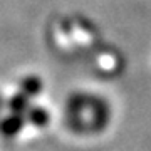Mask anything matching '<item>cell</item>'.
Listing matches in <instances>:
<instances>
[{"mask_svg": "<svg viewBox=\"0 0 151 151\" xmlns=\"http://www.w3.org/2000/svg\"><path fill=\"white\" fill-rule=\"evenodd\" d=\"M25 123H27L25 114H9V116L0 119V134L5 136V138H12V136L20 133Z\"/></svg>", "mask_w": 151, "mask_h": 151, "instance_id": "6da1fadb", "label": "cell"}, {"mask_svg": "<svg viewBox=\"0 0 151 151\" xmlns=\"http://www.w3.org/2000/svg\"><path fill=\"white\" fill-rule=\"evenodd\" d=\"M25 118H27V123L34 124L37 128H44L50 121V114L42 106H30L29 111L25 113Z\"/></svg>", "mask_w": 151, "mask_h": 151, "instance_id": "7a4b0ae2", "label": "cell"}, {"mask_svg": "<svg viewBox=\"0 0 151 151\" xmlns=\"http://www.w3.org/2000/svg\"><path fill=\"white\" fill-rule=\"evenodd\" d=\"M29 97L25 92H17V94H14V96L9 99V103H7V106H9V109H10V113H15V114H25L29 111V108H30V101H29Z\"/></svg>", "mask_w": 151, "mask_h": 151, "instance_id": "3957f363", "label": "cell"}, {"mask_svg": "<svg viewBox=\"0 0 151 151\" xmlns=\"http://www.w3.org/2000/svg\"><path fill=\"white\" fill-rule=\"evenodd\" d=\"M20 89L22 92H25L27 96H37V94H40V91H42V79L39 77V76H25L24 79H22L20 82Z\"/></svg>", "mask_w": 151, "mask_h": 151, "instance_id": "277c9868", "label": "cell"}, {"mask_svg": "<svg viewBox=\"0 0 151 151\" xmlns=\"http://www.w3.org/2000/svg\"><path fill=\"white\" fill-rule=\"evenodd\" d=\"M4 106H5V99H4V97L0 96V111L4 109Z\"/></svg>", "mask_w": 151, "mask_h": 151, "instance_id": "5b68a950", "label": "cell"}]
</instances>
